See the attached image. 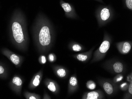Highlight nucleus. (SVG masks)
I'll use <instances>...</instances> for the list:
<instances>
[{
  "label": "nucleus",
  "mask_w": 132,
  "mask_h": 99,
  "mask_svg": "<svg viewBox=\"0 0 132 99\" xmlns=\"http://www.w3.org/2000/svg\"><path fill=\"white\" fill-rule=\"evenodd\" d=\"M10 40L16 48L26 51L29 44L27 23L25 14L20 9L13 12L9 25Z\"/></svg>",
  "instance_id": "nucleus-1"
},
{
  "label": "nucleus",
  "mask_w": 132,
  "mask_h": 99,
  "mask_svg": "<svg viewBox=\"0 0 132 99\" xmlns=\"http://www.w3.org/2000/svg\"><path fill=\"white\" fill-rule=\"evenodd\" d=\"M32 32L34 43L38 49H44L50 45L52 40L51 26L41 14L36 18Z\"/></svg>",
  "instance_id": "nucleus-2"
},
{
  "label": "nucleus",
  "mask_w": 132,
  "mask_h": 99,
  "mask_svg": "<svg viewBox=\"0 0 132 99\" xmlns=\"http://www.w3.org/2000/svg\"><path fill=\"white\" fill-rule=\"evenodd\" d=\"M1 52L3 55L6 57L16 67H20L23 60V57L13 53L6 48L2 49Z\"/></svg>",
  "instance_id": "nucleus-3"
},
{
  "label": "nucleus",
  "mask_w": 132,
  "mask_h": 99,
  "mask_svg": "<svg viewBox=\"0 0 132 99\" xmlns=\"http://www.w3.org/2000/svg\"><path fill=\"white\" fill-rule=\"evenodd\" d=\"M23 80L20 76L15 75L9 83V86L15 94L20 96L21 94L23 85Z\"/></svg>",
  "instance_id": "nucleus-4"
},
{
  "label": "nucleus",
  "mask_w": 132,
  "mask_h": 99,
  "mask_svg": "<svg viewBox=\"0 0 132 99\" xmlns=\"http://www.w3.org/2000/svg\"><path fill=\"white\" fill-rule=\"evenodd\" d=\"M42 73L40 71L35 75L29 85V88L34 89L39 86L42 79Z\"/></svg>",
  "instance_id": "nucleus-5"
},
{
  "label": "nucleus",
  "mask_w": 132,
  "mask_h": 99,
  "mask_svg": "<svg viewBox=\"0 0 132 99\" xmlns=\"http://www.w3.org/2000/svg\"><path fill=\"white\" fill-rule=\"evenodd\" d=\"M60 4L65 13L66 16H72L74 14V9L72 5L69 3H66L63 0H61Z\"/></svg>",
  "instance_id": "nucleus-6"
},
{
  "label": "nucleus",
  "mask_w": 132,
  "mask_h": 99,
  "mask_svg": "<svg viewBox=\"0 0 132 99\" xmlns=\"http://www.w3.org/2000/svg\"><path fill=\"white\" fill-rule=\"evenodd\" d=\"M110 16V10L108 7H104L102 9L100 12L101 19L103 21L108 20Z\"/></svg>",
  "instance_id": "nucleus-7"
},
{
  "label": "nucleus",
  "mask_w": 132,
  "mask_h": 99,
  "mask_svg": "<svg viewBox=\"0 0 132 99\" xmlns=\"http://www.w3.org/2000/svg\"><path fill=\"white\" fill-rule=\"evenodd\" d=\"M8 70L5 65L0 62V78L6 79L8 77Z\"/></svg>",
  "instance_id": "nucleus-8"
},
{
  "label": "nucleus",
  "mask_w": 132,
  "mask_h": 99,
  "mask_svg": "<svg viewBox=\"0 0 132 99\" xmlns=\"http://www.w3.org/2000/svg\"><path fill=\"white\" fill-rule=\"evenodd\" d=\"M110 47V43L107 40L104 41L99 48L100 52L103 53H106Z\"/></svg>",
  "instance_id": "nucleus-9"
},
{
  "label": "nucleus",
  "mask_w": 132,
  "mask_h": 99,
  "mask_svg": "<svg viewBox=\"0 0 132 99\" xmlns=\"http://www.w3.org/2000/svg\"><path fill=\"white\" fill-rule=\"evenodd\" d=\"M24 96L27 99H40V96L35 93H31L28 92H25L24 93Z\"/></svg>",
  "instance_id": "nucleus-10"
},
{
  "label": "nucleus",
  "mask_w": 132,
  "mask_h": 99,
  "mask_svg": "<svg viewBox=\"0 0 132 99\" xmlns=\"http://www.w3.org/2000/svg\"><path fill=\"white\" fill-rule=\"evenodd\" d=\"M123 65L120 62H117L113 65V69L117 73H121L123 70Z\"/></svg>",
  "instance_id": "nucleus-11"
},
{
  "label": "nucleus",
  "mask_w": 132,
  "mask_h": 99,
  "mask_svg": "<svg viewBox=\"0 0 132 99\" xmlns=\"http://www.w3.org/2000/svg\"><path fill=\"white\" fill-rule=\"evenodd\" d=\"M104 89L107 94H111L113 92V88L111 84L109 83H105L103 85Z\"/></svg>",
  "instance_id": "nucleus-12"
},
{
  "label": "nucleus",
  "mask_w": 132,
  "mask_h": 99,
  "mask_svg": "<svg viewBox=\"0 0 132 99\" xmlns=\"http://www.w3.org/2000/svg\"><path fill=\"white\" fill-rule=\"evenodd\" d=\"M131 49V46L129 43L128 42H125L123 43L122 51L125 54L129 53Z\"/></svg>",
  "instance_id": "nucleus-13"
},
{
  "label": "nucleus",
  "mask_w": 132,
  "mask_h": 99,
  "mask_svg": "<svg viewBox=\"0 0 132 99\" xmlns=\"http://www.w3.org/2000/svg\"><path fill=\"white\" fill-rule=\"evenodd\" d=\"M99 96V94L96 92H89L87 94V99H97Z\"/></svg>",
  "instance_id": "nucleus-14"
},
{
  "label": "nucleus",
  "mask_w": 132,
  "mask_h": 99,
  "mask_svg": "<svg viewBox=\"0 0 132 99\" xmlns=\"http://www.w3.org/2000/svg\"><path fill=\"white\" fill-rule=\"evenodd\" d=\"M47 87L48 89L52 92H55L57 91L56 86L53 82H50L49 84L47 85Z\"/></svg>",
  "instance_id": "nucleus-15"
},
{
  "label": "nucleus",
  "mask_w": 132,
  "mask_h": 99,
  "mask_svg": "<svg viewBox=\"0 0 132 99\" xmlns=\"http://www.w3.org/2000/svg\"><path fill=\"white\" fill-rule=\"evenodd\" d=\"M57 75H58L59 77H64L66 76L67 74V72L66 70L63 68H59L58 69L57 71Z\"/></svg>",
  "instance_id": "nucleus-16"
},
{
  "label": "nucleus",
  "mask_w": 132,
  "mask_h": 99,
  "mask_svg": "<svg viewBox=\"0 0 132 99\" xmlns=\"http://www.w3.org/2000/svg\"><path fill=\"white\" fill-rule=\"evenodd\" d=\"M69 82L70 85L71 86H75L77 85L78 81H77V79L76 77L72 76L70 77Z\"/></svg>",
  "instance_id": "nucleus-17"
},
{
  "label": "nucleus",
  "mask_w": 132,
  "mask_h": 99,
  "mask_svg": "<svg viewBox=\"0 0 132 99\" xmlns=\"http://www.w3.org/2000/svg\"><path fill=\"white\" fill-rule=\"evenodd\" d=\"M87 87L90 90H93L96 88V84L92 80L88 81L87 83Z\"/></svg>",
  "instance_id": "nucleus-18"
},
{
  "label": "nucleus",
  "mask_w": 132,
  "mask_h": 99,
  "mask_svg": "<svg viewBox=\"0 0 132 99\" xmlns=\"http://www.w3.org/2000/svg\"><path fill=\"white\" fill-rule=\"evenodd\" d=\"M77 58L80 61H84L86 60L87 56L85 55L79 54L77 55Z\"/></svg>",
  "instance_id": "nucleus-19"
},
{
  "label": "nucleus",
  "mask_w": 132,
  "mask_h": 99,
  "mask_svg": "<svg viewBox=\"0 0 132 99\" xmlns=\"http://www.w3.org/2000/svg\"><path fill=\"white\" fill-rule=\"evenodd\" d=\"M72 48L75 51H79L81 49V47L78 44H74L72 47Z\"/></svg>",
  "instance_id": "nucleus-20"
},
{
  "label": "nucleus",
  "mask_w": 132,
  "mask_h": 99,
  "mask_svg": "<svg viewBox=\"0 0 132 99\" xmlns=\"http://www.w3.org/2000/svg\"><path fill=\"white\" fill-rule=\"evenodd\" d=\"M125 3L127 8L130 10H132V0H125Z\"/></svg>",
  "instance_id": "nucleus-21"
},
{
  "label": "nucleus",
  "mask_w": 132,
  "mask_h": 99,
  "mask_svg": "<svg viewBox=\"0 0 132 99\" xmlns=\"http://www.w3.org/2000/svg\"><path fill=\"white\" fill-rule=\"evenodd\" d=\"M40 58L41 63H42V64H44L46 63V57L44 56H42Z\"/></svg>",
  "instance_id": "nucleus-22"
},
{
  "label": "nucleus",
  "mask_w": 132,
  "mask_h": 99,
  "mask_svg": "<svg viewBox=\"0 0 132 99\" xmlns=\"http://www.w3.org/2000/svg\"><path fill=\"white\" fill-rule=\"evenodd\" d=\"M49 57L50 60L51 62H53L54 60V57L52 54H50L49 56Z\"/></svg>",
  "instance_id": "nucleus-23"
},
{
  "label": "nucleus",
  "mask_w": 132,
  "mask_h": 99,
  "mask_svg": "<svg viewBox=\"0 0 132 99\" xmlns=\"http://www.w3.org/2000/svg\"><path fill=\"white\" fill-rule=\"evenodd\" d=\"M129 91L130 94H132V83H131L129 86Z\"/></svg>",
  "instance_id": "nucleus-24"
},
{
  "label": "nucleus",
  "mask_w": 132,
  "mask_h": 99,
  "mask_svg": "<svg viewBox=\"0 0 132 99\" xmlns=\"http://www.w3.org/2000/svg\"><path fill=\"white\" fill-rule=\"evenodd\" d=\"M95 1H98V2H100V3H103V0H95Z\"/></svg>",
  "instance_id": "nucleus-25"
},
{
  "label": "nucleus",
  "mask_w": 132,
  "mask_h": 99,
  "mask_svg": "<svg viewBox=\"0 0 132 99\" xmlns=\"http://www.w3.org/2000/svg\"><path fill=\"white\" fill-rule=\"evenodd\" d=\"M122 79V77H121V78H120H120H118V79H117V81H119V80H121V79Z\"/></svg>",
  "instance_id": "nucleus-26"
}]
</instances>
